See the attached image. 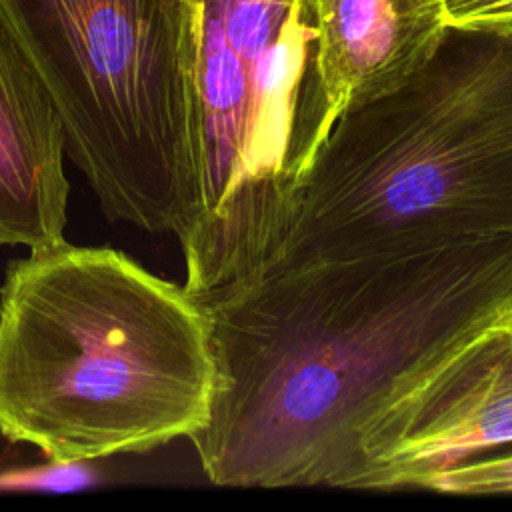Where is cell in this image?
<instances>
[{"label": "cell", "mask_w": 512, "mask_h": 512, "mask_svg": "<svg viewBox=\"0 0 512 512\" xmlns=\"http://www.w3.org/2000/svg\"><path fill=\"white\" fill-rule=\"evenodd\" d=\"M196 302L214 390L188 440L206 478L352 488L382 418L512 312V232L276 262Z\"/></svg>", "instance_id": "cell-1"}, {"label": "cell", "mask_w": 512, "mask_h": 512, "mask_svg": "<svg viewBox=\"0 0 512 512\" xmlns=\"http://www.w3.org/2000/svg\"><path fill=\"white\" fill-rule=\"evenodd\" d=\"M204 308L120 250L66 240L0 286V434L48 460L142 454L206 424Z\"/></svg>", "instance_id": "cell-2"}, {"label": "cell", "mask_w": 512, "mask_h": 512, "mask_svg": "<svg viewBox=\"0 0 512 512\" xmlns=\"http://www.w3.org/2000/svg\"><path fill=\"white\" fill-rule=\"evenodd\" d=\"M500 232H512V38L448 26L402 84L340 114L268 264L416 252Z\"/></svg>", "instance_id": "cell-3"}, {"label": "cell", "mask_w": 512, "mask_h": 512, "mask_svg": "<svg viewBox=\"0 0 512 512\" xmlns=\"http://www.w3.org/2000/svg\"><path fill=\"white\" fill-rule=\"evenodd\" d=\"M196 218L178 240L192 298L262 270L334 126L314 0H190Z\"/></svg>", "instance_id": "cell-4"}, {"label": "cell", "mask_w": 512, "mask_h": 512, "mask_svg": "<svg viewBox=\"0 0 512 512\" xmlns=\"http://www.w3.org/2000/svg\"><path fill=\"white\" fill-rule=\"evenodd\" d=\"M0 26L104 216L184 238L196 218L190 0H0Z\"/></svg>", "instance_id": "cell-5"}, {"label": "cell", "mask_w": 512, "mask_h": 512, "mask_svg": "<svg viewBox=\"0 0 512 512\" xmlns=\"http://www.w3.org/2000/svg\"><path fill=\"white\" fill-rule=\"evenodd\" d=\"M506 446H512V312L382 418L364 444L352 488H422L432 474Z\"/></svg>", "instance_id": "cell-6"}, {"label": "cell", "mask_w": 512, "mask_h": 512, "mask_svg": "<svg viewBox=\"0 0 512 512\" xmlns=\"http://www.w3.org/2000/svg\"><path fill=\"white\" fill-rule=\"evenodd\" d=\"M58 110L0 26V246L64 242L70 182Z\"/></svg>", "instance_id": "cell-7"}, {"label": "cell", "mask_w": 512, "mask_h": 512, "mask_svg": "<svg viewBox=\"0 0 512 512\" xmlns=\"http://www.w3.org/2000/svg\"><path fill=\"white\" fill-rule=\"evenodd\" d=\"M320 70L336 120L414 74L448 28L444 0H314Z\"/></svg>", "instance_id": "cell-8"}, {"label": "cell", "mask_w": 512, "mask_h": 512, "mask_svg": "<svg viewBox=\"0 0 512 512\" xmlns=\"http://www.w3.org/2000/svg\"><path fill=\"white\" fill-rule=\"evenodd\" d=\"M422 490L460 496L512 494V446L440 470L424 482Z\"/></svg>", "instance_id": "cell-9"}, {"label": "cell", "mask_w": 512, "mask_h": 512, "mask_svg": "<svg viewBox=\"0 0 512 512\" xmlns=\"http://www.w3.org/2000/svg\"><path fill=\"white\" fill-rule=\"evenodd\" d=\"M96 472L88 462L48 460L42 466L12 468L0 472V490H34V492H74L94 482Z\"/></svg>", "instance_id": "cell-10"}, {"label": "cell", "mask_w": 512, "mask_h": 512, "mask_svg": "<svg viewBox=\"0 0 512 512\" xmlns=\"http://www.w3.org/2000/svg\"><path fill=\"white\" fill-rule=\"evenodd\" d=\"M448 26L496 28L512 22V0H444Z\"/></svg>", "instance_id": "cell-11"}, {"label": "cell", "mask_w": 512, "mask_h": 512, "mask_svg": "<svg viewBox=\"0 0 512 512\" xmlns=\"http://www.w3.org/2000/svg\"><path fill=\"white\" fill-rule=\"evenodd\" d=\"M490 30H498V32H502V34H506V36L512 38V22L502 24V26H496V28H490Z\"/></svg>", "instance_id": "cell-12"}]
</instances>
